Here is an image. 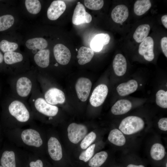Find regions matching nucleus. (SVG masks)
Returning a JSON list of instances; mask_svg holds the SVG:
<instances>
[{
    "label": "nucleus",
    "mask_w": 167,
    "mask_h": 167,
    "mask_svg": "<svg viewBox=\"0 0 167 167\" xmlns=\"http://www.w3.org/2000/svg\"><path fill=\"white\" fill-rule=\"evenodd\" d=\"M14 22V18L10 15L0 16V31L6 30L12 26Z\"/></svg>",
    "instance_id": "obj_31"
},
{
    "label": "nucleus",
    "mask_w": 167,
    "mask_h": 167,
    "mask_svg": "<svg viewBox=\"0 0 167 167\" xmlns=\"http://www.w3.org/2000/svg\"><path fill=\"white\" fill-rule=\"evenodd\" d=\"M138 87L137 82L135 80L131 79L126 82L120 84L116 89L119 95L121 96H125L135 92Z\"/></svg>",
    "instance_id": "obj_18"
},
{
    "label": "nucleus",
    "mask_w": 167,
    "mask_h": 167,
    "mask_svg": "<svg viewBox=\"0 0 167 167\" xmlns=\"http://www.w3.org/2000/svg\"><path fill=\"white\" fill-rule=\"evenodd\" d=\"M8 109L10 115L20 124L26 123L30 119L29 110L25 105L20 101H12L9 105Z\"/></svg>",
    "instance_id": "obj_2"
},
{
    "label": "nucleus",
    "mask_w": 167,
    "mask_h": 167,
    "mask_svg": "<svg viewBox=\"0 0 167 167\" xmlns=\"http://www.w3.org/2000/svg\"><path fill=\"white\" fill-rule=\"evenodd\" d=\"M151 6V3L149 0H138L134 6L135 14L139 16L143 15L148 11Z\"/></svg>",
    "instance_id": "obj_26"
},
{
    "label": "nucleus",
    "mask_w": 167,
    "mask_h": 167,
    "mask_svg": "<svg viewBox=\"0 0 167 167\" xmlns=\"http://www.w3.org/2000/svg\"><path fill=\"white\" fill-rule=\"evenodd\" d=\"M161 45L162 51L165 56L167 57V37H163L161 40Z\"/></svg>",
    "instance_id": "obj_38"
},
{
    "label": "nucleus",
    "mask_w": 167,
    "mask_h": 167,
    "mask_svg": "<svg viewBox=\"0 0 167 167\" xmlns=\"http://www.w3.org/2000/svg\"><path fill=\"white\" fill-rule=\"evenodd\" d=\"M0 167H3L2 165H0Z\"/></svg>",
    "instance_id": "obj_44"
},
{
    "label": "nucleus",
    "mask_w": 167,
    "mask_h": 167,
    "mask_svg": "<svg viewBox=\"0 0 167 167\" xmlns=\"http://www.w3.org/2000/svg\"><path fill=\"white\" fill-rule=\"evenodd\" d=\"M3 58L5 62L7 64H12L20 62L23 58L22 54L14 51L5 53Z\"/></svg>",
    "instance_id": "obj_29"
},
{
    "label": "nucleus",
    "mask_w": 167,
    "mask_h": 167,
    "mask_svg": "<svg viewBox=\"0 0 167 167\" xmlns=\"http://www.w3.org/2000/svg\"><path fill=\"white\" fill-rule=\"evenodd\" d=\"M161 20L163 25L167 28V15L163 16L161 18Z\"/></svg>",
    "instance_id": "obj_40"
},
{
    "label": "nucleus",
    "mask_w": 167,
    "mask_h": 167,
    "mask_svg": "<svg viewBox=\"0 0 167 167\" xmlns=\"http://www.w3.org/2000/svg\"><path fill=\"white\" fill-rule=\"evenodd\" d=\"M50 51L49 49L39 50L35 55L34 60L39 67L45 68L48 67L49 63Z\"/></svg>",
    "instance_id": "obj_22"
},
{
    "label": "nucleus",
    "mask_w": 167,
    "mask_h": 167,
    "mask_svg": "<svg viewBox=\"0 0 167 167\" xmlns=\"http://www.w3.org/2000/svg\"><path fill=\"white\" fill-rule=\"evenodd\" d=\"M108 154L102 151L96 154L89 161L88 165L91 167H100L106 161Z\"/></svg>",
    "instance_id": "obj_27"
},
{
    "label": "nucleus",
    "mask_w": 167,
    "mask_h": 167,
    "mask_svg": "<svg viewBox=\"0 0 167 167\" xmlns=\"http://www.w3.org/2000/svg\"><path fill=\"white\" fill-rule=\"evenodd\" d=\"M127 167H144L143 165H137L133 164H130L128 165Z\"/></svg>",
    "instance_id": "obj_41"
},
{
    "label": "nucleus",
    "mask_w": 167,
    "mask_h": 167,
    "mask_svg": "<svg viewBox=\"0 0 167 167\" xmlns=\"http://www.w3.org/2000/svg\"><path fill=\"white\" fill-rule=\"evenodd\" d=\"M54 54L57 61L62 65H66L70 62L71 58V52L66 46L61 44H57L53 49Z\"/></svg>",
    "instance_id": "obj_10"
},
{
    "label": "nucleus",
    "mask_w": 167,
    "mask_h": 167,
    "mask_svg": "<svg viewBox=\"0 0 167 167\" xmlns=\"http://www.w3.org/2000/svg\"><path fill=\"white\" fill-rule=\"evenodd\" d=\"M113 66L115 74L121 76L126 73L127 69V62L126 59L122 54H117L113 61Z\"/></svg>",
    "instance_id": "obj_17"
},
{
    "label": "nucleus",
    "mask_w": 167,
    "mask_h": 167,
    "mask_svg": "<svg viewBox=\"0 0 167 167\" xmlns=\"http://www.w3.org/2000/svg\"><path fill=\"white\" fill-rule=\"evenodd\" d=\"M29 165L30 167H43V164L41 160L38 159L30 162Z\"/></svg>",
    "instance_id": "obj_39"
},
{
    "label": "nucleus",
    "mask_w": 167,
    "mask_h": 167,
    "mask_svg": "<svg viewBox=\"0 0 167 167\" xmlns=\"http://www.w3.org/2000/svg\"><path fill=\"white\" fill-rule=\"evenodd\" d=\"M108 92L107 86L103 84L98 85L93 90L90 96L89 101L93 106L97 107L104 102Z\"/></svg>",
    "instance_id": "obj_7"
},
{
    "label": "nucleus",
    "mask_w": 167,
    "mask_h": 167,
    "mask_svg": "<svg viewBox=\"0 0 167 167\" xmlns=\"http://www.w3.org/2000/svg\"><path fill=\"white\" fill-rule=\"evenodd\" d=\"M48 153L53 160H60L62 157V149L61 144L56 137H51L47 143Z\"/></svg>",
    "instance_id": "obj_12"
},
{
    "label": "nucleus",
    "mask_w": 167,
    "mask_h": 167,
    "mask_svg": "<svg viewBox=\"0 0 167 167\" xmlns=\"http://www.w3.org/2000/svg\"><path fill=\"white\" fill-rule=\"evenodd\" d=\"M67 130L69 140L75 144L78 143L82 140L88 132L87 128L85 125L75 123L70 124Z\"/></svg>",
    "instance_id": "obj_4"
},
{
    "label": "nucleus",
    "mask_w": 167,
    "mask_h": 167,
    "mask_svg": "<svg viewBox=\"0 0 167 167\" xmlns=\"http://www.w3.org/2000/svg\"><path fill=\"white\" fill-rule=\"evenodd\" d=\"M144 125V122L141 118L131 116L127 117L122 120L119 128L124 134L130 135L142 130Z\"/></svg>",
    "instance_id": "obj_3"
},
{
    "label": "nucleus",
    "mask_w": 167,
    "mask_h": 167,
    "mask_svg": "<svg viewBox=\"0 0 167 167\" xmlns=\"http://www.w3.org/2000/svg\"><path fill=\"white\" fill-rule=\"evenodd\" d=\"M158 126L159 128L161 130L166 131L167 130V118H162L159 121Z\"/></svg>",
    "instance_id": "obj_37"
},
{
    "label": "nucleus",
    "mask_w": 167,
    "mask_h": 167,
    "mask_svg": "<svg viewBox=\"0 0 167 167\" xmlns=\"http://www.w3.org/2000/svg\"><path fill=\"white\" fill-rule=\"evenodd\" d=\"M32 88L31 80L26 77L19 79L16 83V90L18 94L22 97L28 96L30 93Z\"/></svg>",
    "instance_id": "obj_14"
},
{
    "label": "nucleus",
    "mask_w": 167,
    "mask_h": 167,
    "mask_svg": "<svg viewBox=\"0 0 167 167\" xmlns=\"http://www.w3.org/2000/svg\"><path fill=\"white\" fill-rule=\"evenodd\" d=\"M18 46L17 43L5 40L1 41L0 42V49L4 53L14 51L17 49Z\"/></svg>",
    "instance_id": "obj_33"
},
{
    "label": "nucleus",
    "mask_w": 167,
    "mask_h": 167,
    "mask_svg": "<svg viewBox=\"0 0 167 167\" xmlns=\"http://www.w3.org/2000/svg\"><path fill=\"white\" fill-rule=\"evenodd\" d=\"M108 139L111 143L119 146L124 145L126 142V138L122 133L116 129L110 131L108 135Z\"/></svg>",
    "instance_id": "obj_23"
},
{
    "label": "nucleus",
    "mask_w": 167,
    "mask_h": 167,
    "mask_svg": "<svg viewBox=\"0 0 167 167\" xmlns=\"http://www.w3.org/2000/svg\"><path fill=\"white\" fill-rule=\"evenodd\" d=\"M150 30V27L148 24H143L139 26L134 33V39L137 42L141 43L147 37Z\"/></svg>",
    "instance_id": "obj_25"
},
{
    "label": "nucleus",
    "mask_w": 167,
    "mask_h": 167,
    "mask_svg": "<svg viewBox=\"0 0 167 167\" xmlns=\"http://www.w3.org/2000/svg\"><path fill=\"white\" fill-rule=\"evenodd\" d=\"M48 44L46 40L41 37H36L28 40L26 42V47L29 49H38L41 50L46 48Z\"/></svg>",
    "instance_id": "obj_24"
},
{
    "label": "nucleus",
    "mask_w": 167,
    "mask_h": 167,
    "mask_svg": "<svg viewBox=\"0 0 167 167\" xmlns=\"http://www.w3.org/2000/svg\"><path fill=\"white\" fill-rule=\"evenodd\" d=\"M166 167H167V163H166Z\"/></svg>",
    "instance_id": "obj_43"
},
{
    "label": "nucleus",
    "mask_w": 167,
    "mask_h": 167,
    "mask_svg": "<svg viewBox=\"0 0 167 167\" xmlns=\"http://www.w3.org/2000/svg\"><path fill=\"white\" fill-rule=\"evenodd\" d=\"M19 134L20 143L26 147L39 151L43 144L41 135L36 128H29L22 130Z\"/></svg>",
    "instance_id": "obj_1"
},
{
    "label": "nucleus",
    "mask_w": 167,
    "mask_h": 167,
    "mask_svg": "<svg viewBox=\"0 0 167 167\" xmlns=\"http://www.w3.org/2000/svg\"><path fill=\"white\" fill-rule=\"evenodd\" d=\"M85 6L88 8L93 10H98L101 9L104 5L103 0H85Z\"/></svg>",
    "instance_id": "obj_34"
},
{
    "label": "nucleus",
    "mask_w": 167,
    "mask_h": 167,
    "mask_svg": "<svg viewBox=\"0 0 167 167\" xmlns=\"http://www.w3.org/2000/svg\"><path fill=\"white\" fill-rule=\"evenodd\" d=\"M92 86V82L89 79L84 77L78 79L75 88L78 97L81 101H85L87 100Z\"/></svg>",
    "instance_id": "obj_6"
},
{
    "label": "nucleus",
    "mask_w": 167,
    "mask_h": 167,
    "mask_svg": "<svg viewBox=\"0 0 167 167\" xmlns=\"http://www.w3.org/2000/svg\"><path fill=\"white\" fill-rule=\"evenodd\" d=\"M154 45L153 40L151 36H147L139 45V53L147 61H151L154 58Z\"/></svg>",
    "instance_id": "obj_9"
},
{
    "label": "nucleus",
    "mask_w": 167,
    "mask_h": 167,
    "mask_svg": "<svg viewBox=\"0 0 167 167\" xmlns=\"http://www.w3.org/2000/svg\"><path fill=\"white\" fill-rule=\"evenodd\" d=\"M95 146V144L89 146L85 150L80 154L79 157V159L85 162L89 161L94 154Z\"/></svg>",
    "instance_id": "obj_36"
},
{
    "label": "nucleus",
    "mask_w": 167,
    "mask_h": 167,
    "mask_svg": "<svg viewBox=\"0 0 167 167\" xmlns=\"http://www.w3.org/2000/svg\"><path fill=\"white\" fill-rule=\"evenodd\" d=\"M96 138V135L92 131L85 136L80 144L81 148L85 149L87 148L94 141Z\"/></svg>",
    "instance_id": "obj_35"
},
{
    "label": "nucleus",
    "mask_w": 167,
    "mask_h": 167,
    "mask_svg": "<svg viewBox=\"0 0 167 167\" xmlns=\"http://www.w3.org/2000/svg\"><path fill=\"white\" fill-rule=\"evenodd\" d=\"M3 59V56L0 51V63H2V62Z\"/></svg>",
    "instance_id": "obj_42"
},
{
    "label": "nucleus",
    "mask_w": 167,
    "mask_h": 167,
    "mask_svg": "<svg viewBox=\"0 0 167 167\" xmlns=\"http://www.w3.org/2000/svg\"><path fill=\"white\" fill-rule=\"evenodd\" d=\"M165 149L164 146L159 143L154 144L151 147L150 155L152 158L155 160H160L165 156Z\"/></svg>",
    "instance_id": "obj_28"
},
{
    "label": "nucleus",
    "mask_w": 167,
    "mask_h": 167,
    "mask_svg": "<svg viewBox=\"0 0 167 167\" xmlns=\"http://www.w3.org/2000/svg\"><path fill=\"white\" fill-rule=\"evenodd\" d=\"M66 8L65 2L62 0L53 1L47 11L48 18L52 20L57 19L64 13Z\"/></svg>",
    "instance_id": "obj_13"
},
{
    "label": "nucleus",
    "mask_w": 167,
    "mask_h": 167,
    "mask_svg": "<svg viewBox=\"0 0 167 167\" xmlns=\"http://www.w3.org/2000/svg\"><path fill=\"white\" fill-rule=\"evenodd\" d=\"M34 107L38 113L50 117L55 116L58 111L57 106L49 104L41 97L38 98L35 100Z\"/></svg>",
    "instance_id": "obj_5"
},
{
    "label": "nucleus",
    "mask_w": 167,
    "mask_h": 167,
    "mask_svg": "<svg viewBox=\"0 0 167 167\" xmlns=\"http://www.w3.org/2000/svg\"><path fill=\"white\" fill-rule=\"evenodd\" d=\"M91 15L86 11L84 6L82 3H78L74 10L72 18L73 24L79 25L90 23L92 21Z\"/></svg>",
    "instance_id": "obj_8"
},
{
    "label": "nucleus",
    "mask_w": 167,
    "mask_h": 167,
    "mask_svg": "<svg viewBox=\"0 0 167 167\" xmlns=\"http://www.w3.org/2000/svg\"><path fill=\"white\" fill-rule=\"evenodd\" d=\"M25 5L28 12L33 14H38L41 10V4L38 0H26Z\"/></svg>",
    "instance_id": "obj_30"
},
{
    "label": "nucleus",
    "mask_w": 167,
    "mask_h": 167,
    "mask_svg": "<svg viewBox=\"0 0 167 167\" xmlns=\"http://www.w3.org/2000/svg\"><path fill=\"white\" fill-rule=\"evenodd\" d=\"M16 151L6 150L2 153L0 163L3 167H16Z\"/></svg>",
    "instance_id": "obj_20"
},
{
    "label": "nucleus",
    "mask_w": 167,
    "mask_h": 167,
    "mask_svg": "<svg viewBox=\"0 0 167 167\" xmlns=\"http://www.w3.org/2000/svg\"><path fill=\"white\" fill-rule=\"evenodd\" d=\"M94 55V51L91 48L84 46L81 47L78 52L77 58L78 63L83 65L90 62Z\"/></svg>",
    "instance_id": "obj_21"
},
{
    "label": "nucleus",
    "mask_w": 167,
    "mask_h": 167,
    "mask_svg": "<svg viewBox=\"0 0 167 167\" xmlns=\"http://www.w3.org/2000/svg\"><path fill=\"white\" fill-rule=\"evenodd\" d=\"M156 104L163 108H167V91L160 90L156 94Z\"/></svg>",
    "instance_id": "obj_32"
},
{
    "label": "nucleus",
    "mask_w": 167,
    "mask_h": 167,
    "mask_svg": "<svg viewBox=\"0 0 167 167\" xmlns=\"http://www.w3.org/2000/svg\"><path fill=\"white\" fill-rule=\"evenodd\" d=\"M110 39V36L107 33H102L96 35L91 42V49L93 51H100L104 45L109 43Z\"/></svg>",
    "instance_id": "obj_16"
},
{
    "label": "nucleus",
    "mask_w": 167,
    "mask_h": 167,
    "mask_svg": "<svg viewBox=\"0 0 167 167\" xmlns=\"http://www.w3.org/2000/svg\"><path fill=\"white\" fill-rule=\"evenodd\" d=\"M142 85L141 84H140V85Z\"/></svg>",
    "instance_id": "obj_45"
},
{
    "label": "nucleus",
    "mask_w": 167,
    "mask_h": 167,
    "mask_svg": "<svg viewBox=\"0 0 167 167\" xmlns=\"http://www.w3.org/2000/svg\"><path fill=\"white\" fill-rule=\"evenodd\" d=\"M44 97L46 101L52 105L63 104L65 101L64 92L60 89L55 88L48 90L45 93Z\"/></svg>",
    "instance_id": "obj_11"
},
{
    "label": "nucleus",
    "mask_w": 167,
    "mask_h": 167,
    "mask_svg": "<svg viewBox=\"0 0 167 167\" xmlns=\"http://www.w3.org/2000/svg\"><path fill=\"white\" fill-rule=\"evenodd\" d=\"M132 107V104L128 100L121 99L117 101L112 106L111 111L115 115H122L129 111Z\"/></svg>",
    "instance_id": "obj_19"
},
{
    "label": "nucleus",
    "mask_w": 167,
    "mask_h": 167,
    "mask_svg": "<svg viewBox=\"0 0 167 167\" xmlns=\"http://www.w3.org/2000/svg\"><path fill=\"white\" fill-rule=\"evenodd\" d=\"M129 16V11L127 7L123 4L118 5L113 10L111 18L114 22L118 24H121L125 22Z\"/></svg>",
    "instance_id": "obj_15"
}]
</instances>
